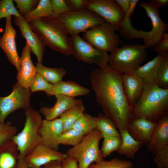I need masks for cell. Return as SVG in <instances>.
<instances>
[{"label":"cell","instance_id":"1","mask_svg":"<svg viewBox=\"0 0 168 168\" xmlns=\"http://www.w3.org/2000/svg\"><path fill=\"white\" fill-rule=\"evenodd\" d=\"M121 74L108 65L94 69L89 75L98 104L119 132L127 130L133 119L132 108L124 91Z\"/></svg>","mask_w":168,"mask_h":168},{"label":"cell","instance_id":"2","mask_svg":"<svg viewBox=\"0 0 168 168\" xmlns=\"http://www.w3.org/2000/svg\"><path fill=\"white\" fill-rule=\"evenodd\" d=\"M28 22L45 46L63 55H71V36L58 17L42 18Z\"/></svg>","mask_w":168,"mask_h":168},{"label":"cell","instance_id":"3","mask_svg":"<svg viewBox=\"0 0 168 168\" xmlns=\"http://www.w3.org/2000/svg\"><path fill=\"white\" fill-rule=\"evenodd\" d=\"M132 112L133 119L142 117L153 122L168 114V88H161L156 84H144Z\"/></svg>","mask_w":168,"mask_h":168},{"label":"cell","instance_id":"4","mask_svg":"<svg viewBox=\"0 0 168 168\" xmlns=\"http://www.w3.org/2000/svg\"><path fill=\"white\" fill-rule=\"evenodd\" d=\"M26 120L22 130L12 140L16 145L19 157L24 158L40 144V130L43 120L40 113L30 106L25 109Z\"/></svg>","mask_w":168,"mask_h":168},{"label":"cell","instance_id":"5","mask_svg":"<svg viewBox=\"0 0 168 168\" xmlns=\"http://www.w3.org/2000/svg\"><path fill=\"white\" fill-rule=\"evenodd\" d=\"M144 45L126 44L118 47L109 54L108 64L121 74L131 73L146 59L147 53Z\"/></svg>","mask_w":168,"mask_h":168},{"label":"cell","instance_id":"6","mask_svg":"<svg viewBox=\"0 0 168 168\" xmlns=\"http://www.w3.org/2000/svg\"><path fill=\"white\" fill-rule=\"evenodd\" d=\"M102 138L100 132L96 128L85 135L77 145L69 148L66 154L77 161L79 168H87L94 162L104 160L99 148V142Z\"/></svg>","mask_w":168,"mask_h":168},{"label":"cell","instance_id":"7","mask_svg":"<svg viewBox=\"0 0 168 168\" xmlns=\"http://www.w3.org/2000/svg\"><path fill=\"white\" fill-rule=\"evenodd\" d=\"M58 17L71 36L79 35L96 25L105 22L101 17L86 8L66 12Z\"/></svg>","mask_w":168,"mask_h":168},{"label":"cell","instance_id":"8","mask_svg":"<svg viewBox=\"0 0 168 168\" xmlns=\"http://www.w3.org/2000/svg\"><path fill=\"white\" fill-rule=\"evenodd\" d=\"M115 30L111 24L105 21L84 32L83 38L95 48L110 53L123 43Z\"/></svg>","mask_w":168,"mask_h":168},{"label":"cell","instance_id":"9","mask_svg":"<svg viewBox=\"0 0 168 168\" xmlns=\"http://www.w3.org/2000/svg\"><path fill=\"white\" fill-rule=\"evenodd\" d=\"M71 37V55L75 59L89 64H95L100 68L108 65L109 54L107 52L95 48L79 35Z\"/></svg>","mask_w":168,"mask_h":168},{"label":"cell","instance_id":"10","mask_svg":"<svg viewBox=\"0 0 168 168\" xmlns=\"http://www.w3.org/2000/svg\"><path fill=\"white\" fill-rule=\"evenodd\" d=\"M86 8L101 17L115 30L122 29L125 15L115 0H87Z\"/></svg>","mask_w":168,"mask_h":168},{"label":"cell","instance_id":"11","mask_svg":"<svg viewBox=\"0 0 168 168\" xmlns=\"http://www.w3.org/2000/svg\"><path fill=\"white\" fill-rule=\"evenodd\" d=\"M31 93L29 88H24L16 83L9 95L0 97V124L4 123L7 116L13 112L30 106Z\"/></svg>","mask_w":168,"mask_h":168},{"label":"cell","instance_id":"12","mask_svg":"<svg viewBox=\"0 0 168 168\" xmlns=\"http://www.w3.org/2000/svg\"><path fill=\"white\" fill-rule=\"evenodd\" d=\"M139 5L145 10L152 24V29L148 32L147 37L143 41L144 45L147 49L153 46L162 34L167 30L168 26L160 18L159 8L156 7L152 0L140 2Z\"/></svg>","mask_w":168,"mask_h":168},{"label":"cell","instance_id":"13","mask_svg":"<svg viewBox=\"0 0 168 168\" xmlns=\"http://www.w3.org/2000/svg\"><path fill=\"white\" fill-rule=\"evenodd\" d=\"M66 153L40 144L24 158L30 168H42L45 165L54 161H62Z\"/></svg>","mask_w":168,"mask_h":168},{"label":"cell","instance_id":"14","mask_svg":"<svg viewBox=\"0 0 168 168\" xmlns=\"http://www.w3.org/2000/svg\"><path fill=\"white\" fill-rule=\"evenodd\" d=\"M5 19L4 32L0 38V47L5 53L9 61L15 67L18 72L21 67L15 40L16 31L12 26V16Z\"/></svg>","mask_w":168,"mask_h":168},{"label":"cell","instance_id":"15","mask_svg":"<svg viewBox=\"0 0 168 168\" xmlns=\"http://www.w3.org/2000/svg\"><path fill=\"white\" fill-rule=\"evenodd\" d=\"M13 22L19 28L22 36L26 40L31 52L36 56L38 63H42L46 46L31 29L29 22L23 18L14 16Z\"/></svg>","mask_w":168,"mask_h":168},{"label":"cell","instance_id":"16","mask_svg":"<svg viewBox=\"0 0 168 168\" xmlns=\"http://www.w3.org/2000/svg\"><path fill=\"white\" fill-rule=\"evenodd\" d=\"M62 122L59 118L52 120H43L40 130V144L58 150V140L63 133Z\"/></svg>","mask_w":168,"mask_h":168},{"label":"cell","instance_id":"17","mask_svg":"<svg viewBox=\"0 0 168 168\" xmlns=\"http://www.w3.org/2000/svg\"><path fill=\"white\" fill-rule=\"evenodd\" d=\"M30 48L27 43L22 49L20 58V69L16 76L17 83L27 88L29 87L37 73L31 59Z\"/></svg>","mask_w":168,"mask_h":168},{"label":"cell","instance_id":"18","mask_svg":"<svg viewBox=\"0 0 168 168\" xmlns=\"http://www.w3.org/2000/svg\"><path fill=\"white\" fill-rule=\"evenodd\" d=\"M168 145V114L157 122L150 138L146 145L147 149L153 154Z\"/></svg>","mask_w":168,"mask_h":168},{"label":"cell","instance_id":"19","mask_svg":"<svg viewBox=\"0 0 168 168\" xmlns=\"http://www.w3.org/2000/svg\"><path fill=\"white\" fill-rule=\"evenodd\" d=\"M156 122H153L144 117L133 119L127 131L136 140L146 145L149 140L155 127Z\"/></svg>","mask_w":168,"mask_h":168},{"label":"cell","instance_id":"20","mask_svg":"<svg viewBox=\"0 0 168 168\" xmlns=\"http://www.w3.org/2000/svg\"><path fill=\"white\" fill-rule=\"evenodd\" d=\"M166 52L158 54L152 59L140 66L131 73L140 79L144 84L158 85L159 69Z\"/></svg>","mask_w":168,"mask_h":168},{"label":"cell","instance_id":"21","mask_svg":"<svg viewBox=\"0 0 168 168\" xmlns=\"http://www.w3.org/2000/svg\"><path fill=\"white\" fill-rule=\"evenodd\" d=\"M55 96L56 101L53 107H44L40 109V112L46 119L50 120L58 118L64 112L82 100L61 95Z\"/></svg>","mask_w":168,"mask_h":168},{"label":"cell","instance_id":"22","mask_svg":"<svg viewBox=\"0 0 168 168\" xmlns=\"http://www.w3.org/2000/svg\"><path fill=\"white\" fill-rule=\"evenodd\" d=\"M122 84L127 101L133 108L143 91L144 84L139 78L131 73L121 74Z\"/></svg>","mask_w":168,"mask_h":168},{"label":"cell","instance_id":"23","mask_svg":"<svg viewBox=\"0 0 168 168\" xmlns=\"http://www.w3.org/2000/svg\"><path fill=\"white\" fill-rule=\"evenodd\" d=\"M90 90L73 81H62L54 85L50 96L61 95L70 97L83 96L88 94Z\"/></svg>","mask_w":168,"mask_h":168},{"label":"cell","instance_id":"24","mask_svg":"<svg viewBox=\"0 0 168 168\" xmlns=\"http://www.w3.org/2000/svg\"><path fill=\"white\" fill-rule=\"evenodd\" d=\"M19 158L17 147L12 140L0 145V168H16Z\"/></svg>","mask_w":168,"mask_h":168},{"label":"cell","instance_id":"25","mask_svg":"<svg viewBox=\"0 0 168 168\" xmlns=\"http://www.w3.org/2000/svg\"><path fill=\"white\" fill-rule=\"evenodd\" d=\"M119 132L121 134V143L117 152L119 154L124 156L127 158H133L135 154L143 144L133 138L127 130Z\"/></svg>","mask_w":168,"mask_h":168},{"label":"cell","instance_id":"26","mask_svg":"<svg viewBox=\"0 0 168 168\" xmlns=\"http://www.w3.org/2000/svg\"><path fill=\"white\" fill-rule=\"evenodd\" d=\"M36 68L37 73L48 82L53 85L62 81L67 72L63 68H52L46 67L42 63H36Z\"/></svg>","mask_w":168,"mask_h":168},{"label":"cell","instance_id":"27","mask_svg":"<svg viewBox=\"0 0 168 168\" xmlns=\"http://www.w3.org/2000/svg\"><path fill=\"white\" fill-rule=\"evenodd\" d=\"M85 107L82 100L62 114L59 118L63 126V132L71 129L74 124L83 114Z\"/></svg>","mask_w":168,"mask_h":168},{"label":"cell","instance_id":"28","mask_svg":"<svg viewBox=\"0 0 168 168\" xmlns=\"http://www.w3.org/2000/svg\"><path fill=\"white\" fill-rule=\"evenodd\" d=\"M53 16L50 0H40L36 7L22 17L28 22L40 18Z\"/></svg>","mask_w":168,"mask_h":168},{"label":"cell","instance_id":"29","mask_svg":"<svg viewBox=\"0 0 168 168\" xmlns=\"http://www.w3.org/2000/svg\"><path fill=\"white\" fill-rule=\"evenodd\" d=\"M97 117L96 128L100 132L103 138L110 136L121 137L120 132L111 119L101 113H99Z\"/></svg>","mask_w":168,"mask_h":168},{"label":"cell","instance_id":"30","mask_svg":"<svg viewBox=\"0 0 168 168\" xmlns=\"http://www.w3.org/2000/svg\"><path fill=\"white\" fill-rule=\"evenodd\" d=\"M97 121V117L84 113L76 121L72 128L86 135L96 128Z\"/></svg>","mask_w":168,"mask_h":168},{"label":"cell","instance_id":"31","mask_svg":"<svg viewBox=\"0 0 168 168\" xmlns=\"http://www.w3.org/2000/svg\"><path fill=\"white\" fill-rule=\"evenodd\" d=\"M85 135L82 132L72 128L62 134L58 139V143L59 145L74 146L81 142Z\"/></svg>","mask_w":168,"mask_h":168},{"label":"cell","instance_id":"32","mask_svg":"<svg viewBox=\"0 0 168 168\" xmlns=\"http://www.w3.org/2000/svg\"><path fill=\"white\" fill-rule=\"evenodd\" d=\"M132 162L129 160L114 158L109 161L103 160L92 163L87 168H132Z\"/></svg>","mask_w":168,"mask_h":168},{"label":"cell","instance_id":"33","mask_svg":"<svg viewBox=\"0 0 168 168\" xmlns=\"http://www.w3.org/2000/svg\"><path fill=\"white\" fill-rule=\"evenodd\" d=\"M100 150L104 158L109 156L112 152H117L121 143V137L110 136L103 138Z\"/></svg>","mask_w":168,"mask_h":168},{"label":"cell","instance_id":"34","mask_svg":"<svg viewBox=\"0 0 168 168\" xmlns=\"http://www.w3.org/2000/svg\"><path fill=\"white\" fill-rule=\"evenodd\" d=\"M54 85L45 80L37 73L30 85L29 89L32 93L38 91H43L49 96L53 88Z\"/></svg>","mask_w":168,"mask_h":168},{"label":"cell","instance_id":"35","mask_svg":"<svg viewBox=\"0 0 168 168\" xmlns=\"http://www.w3.org/2000/svg\"><path fill=\"white\" fill-rule=\"evenodd\" d=\"M17 131V128L10 121L0 124V145L12 141Z\"/></svg>","mask_w":168,"mask_h":168},{"label":"cell","instance_id":"36","mask_svg":"<svg viewBox=\"0 0 168 168\" xmlns=\"http://www.w3.org/2000/svg\"><path fill=\"white\" fill-rule=\"evenodd\" d=\"M158 85L164 88H168V53H165L161 63L158 74Z\"/></svg>","mask_w":168,"mask_h":168},{"label":"cell","instance_id":"37","mask_svg":"<svg viewBox=\"0 0 168 168\" xmlns=\"http://www.w3.org/2000/svg\"><path fill=\"white\" fill-rule=\"evenodd\" d=\"M13 2L12 0L0 1V20L12 16L22 17L15 7Z\"/></svg>","mask_w":168,"mask_h":168},{"label":"cell","instance_id":"38","mask_svg":"<svg viewBox=\"0 0 168 168\" xmlns=\"http://www.w3.org/2000/svg\"><path fill=\"white\" fill-rule=\"evenodd\" d=\"M18 9V12L22 16L34 9L37 5L39 0H14Z\"/></svg>","mask_w":168,"mask_h":168},{"label":"cell","instance_id":"39","mask_svg":"<svg viewBox=\"0 0 168 168\" xmlns=\"http://www.w3.org/2000/svg\"><path fill=\"white\" fill-rule=\"evenodd\" d=\"M53 16L58 17L66 12L73 11L66 0H51Z\"/></svg>","mask_w":168,"mask_h":168},{"label":"cell","instance_id":"40","mask_svg":"<svg viewBox=\"0 0 168 168\" xmlns=\"http://www.w3.org/2000/svg\"><path fill=\"white\" fill-rule=\"evenodd\" d=\"M154 160L158 168H168V145L153 154Z\"/></svg>","mask_w":168,"mask_h":168},{"label":"cell","instance_id":"41","mask_svg":"<svg viewBox=\"0 0 168 168\" xmlns=\"http://www.w3.org/2000/svg\"><path fill=\"white\" fill-rule=\"evenodd\" d=\"M154 50L158 54L168 51V34L164 33L160 39L153 46Z\"/></svg>","mask_w":168,"mask_h":168},{"label":"cell","instance_id":"42","mask_svg":"<svg viewBox=\"0 0 168 168\" xmlns=\"http://www.w3.org/2000/svg\"><path fill=\"white\" fill-rule=\"evenodd\" d=\"M73 11H80L86 8L87 0H66Z\"/></svg>","mask_w":168,"mask_h":168},{"label":"cell","instance_id":"43","mask_svg":"<svg viewBox=\"0 0 168 168\" xmlns=\"http://www.w3.org/2000/svg\"><path fill=\"white\" fill-rule=\"evenodd\" d=\"M62 168H79L78 163L74 158L66 155L61 161Z\"/></svg>","mask_w":168,"mask_h":168},{"label":"cell","instance_id":"44","mask_svg":"<svg viewBox=\"0 0 168 168\" xmlns=\"http://www.w3.org/2000/svg\"><path fill=\"white\" fill-rule=\"evenodd\" d=\"M115 1L125 15H127L129 9V0H115Z\"/></svg>","mask_w":168,"mask_h":168},{"label":"cell","instance_id":"45","mask_svg":"<svg viewBox=\"0 0 168 168\" xmlns=\"http://www.w3.org/2000/svg\"><path fill=\"white\" fill-rule=\"evenodd\" d=\"M139 2V0H129V11L128 14L125 15L126 16L130 18L137 4Z\"/></svg>","mask_w":168,"mask_h":168},{"label":"cell","instance_id":"46","mask_svg":"<svg viewBox=\"0 0 168 168\" xmlns=\"http://www.w3.org/2000/svg\"><path fill=\"white\" fill-rule=\"evenodd\" d=\"M42 168H62L61 161H51L44 165Z\"/></svg>","mask_w":168,"mask_h":168},{"label":"cell","instance_id":"47","mask_svg":"<svg viewBox=\"0 0 168 168\" xmlns=\"http://www.w3.org/2000/svg\"><path fill=\"white\" fill-rule=\"evenodd\" d=\"M16 168H30V167L24 158L19 157Z\"/></svg>","mask_w":168,"mask_h":168},{"label":"cell","instance_id":"48","mask_svg":"<svg viewBox=\"0 0 168 168\" xmlns=\"http://www.w3.org/2000/svg\"><path fill=\"white\" fill-rule=\"evenodd\" d=\"M154 5L157 7L167 5L168 4V0H152Z\"/></svg>","mask_w":168,"mask_h":168}]
</instances>
